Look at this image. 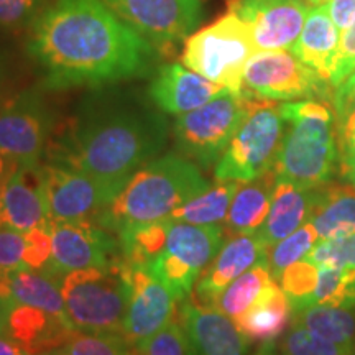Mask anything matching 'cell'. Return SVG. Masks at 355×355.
Instances as JSON below:
<instances>
[{
	"mask_svg": "<svg viewBox=\"0 0 355 355\" xmlns=\"http://www.w3.org/2000/svg\"><path fill=\"white\" fill-rule=\"evenodd\" d=\"M159 55H170L198 30L204 19L202 0H104Z\"/></svg>",
	"mask_w": 355,
	"mask_h": 355,
	"instance_id": "8fae6325",
	"label": "cell"
},
{
	"mask_svg": "<svg viewBox=\"0 0 355 355\" xmlns=\"http://www.w3.org/2000/svg\"><path fill=\"white\" fill-rule=\"evenodd\" d=\"M355 71V19L347 28L340 32L339 48H337V56L334 69H332L331 86H340L345 79Z\"/></svg>",
	"mask_w": 355,
	"mask_h": 355,
	"instance_id": "b9f144b4",
	"label": "cell"
},
{
	"mask_svg": "<svg viewBox=\"0 0 355 355\" xmlns=\"http://www.w3.org/2000/svg\"><path fill=\"white\" fill-rule=\"evenodd\" d=\"M76 327L66 319L46 311L13 303L8 316L7 334L30 355H44L61 349L76 334Z\"/></svg>",
	"mask_w": 355,
	"mask_h": 355,
	"instance_id": "ffe728a7",
	"label": "cell"
},
{
	"mask_svg": "<svg viewBox=\"0 0 355 355\" xmlns=\"http://www.w3.org/2000/svg\"><path fill=\"white\" fill-rule=\"evenodd\" d=\"M224 239L225 232L222 225H194L171 220L165 250L176 255L198 277H201L219 254Z\"/></svg>",
	"mask_w": 355,
	"mask_h": 355,
	"instance_id": "484cf974",
	"label": "cell"
},
{
	"mask_svg": "<svg viewBox=\"0 0 355 355\" xmlns=\"http://www.w3.org/2000/svg\"><path fill=\"white\" fill-rule=\"evenodd\" d=\"M242 92L259 101L318 99L332 104L334 87L290 50H270L257 51L248 60Z\"/></svg>",
	"mask_w": 355,
	"mask_h": 355,
	"instance_id": "30bf717a",
	"label": "cell"
},
{
	"mask_svg": "<svg viewBox=\"0 0 355 355\" xmlns=\"http://www.w3.org/2000/svg\"><path fill=\"white\" fill-rule=\"evenodd\" d=\"M329 15L337 28L343 32L355 19V0H329Z\"/></svg>",
	"mask_w": 355,
	"mask_h": 355,
	"instance_id": "ee69618b",
	"label": "cell"
},
{
	"mask_svg": "<svg viewBox=\"0 0 355 355\" xmlns=\"http://www.w3.org/2000/svg\"><path fill=\"white\" fill-rule=\"evenodd\" d=\"M261 261H268V247L259 234H241L229 237L227 242L220 247L219 254L198 278L193 295L189 296L201 306L216 308L222 291L234 279Z\"/></svg>",
	"mask_w": 355,
	"mask_h": 355,
	"instance_id": "e0dca14e",
	"label": "cell"
},
{
	"mask_svg": "<svg viewBox=\"0 0 355 355\" xmlns=\"http://www.w3.org/2000/svg\"><path fill=\"white\" fill-rule=\"evenodd\" d=\"M319 278V266L308 260H300L286 266L277 279L279 288L285 291L293 306V313L303 309L313 301Z\"/></svg>",
	"mask_w": 355,
	"mask_h": 355,
	"instance_id": "d6a6232c",
	"label": "cell"
},
{
	"mask_svg": "<svg viewBox=\"0 0 355 355\" xmlns=\"http://www.w3.org/2000/svg\"><path fill=\"white\" fill-rule=\"evenodd\" d=\"M259 99L225 89L202 107L178 115L173 123L175 148L202 170L216 166Z\"/></svg>",
	"mask_w": 355,
	"mask_h": 355,
	"instance_id": "8992f818",
	"label": "cell"
},
{
	"mask_svg": "<svg viewBox=\"0 0 355 355\" xmlns=\"http://www.w3.org/2000/svg\"><path fill=\"white\" fill-rule=\"evenodd\" d=\"M19 163H15L12 158H8L7 155L0 152V193H2L6 184L10 181L13 173L19 170Z\"/></svg>",
	"mask_w": 355,
	"mask_h": 355,
	"instance_id": "f6af8a7d",
	"label": "cell"
},
{
	"mask_svg": "<svg viewBox=\"0 0 355 355\" xmlns=\"http://www.w3.org/2000/svg\"><path fill=\"white\" fill-rule=\"evenodd\" d=\"M13 81H15V64L10 53L0 48V107L15 92Z\"/></svg>",
	"mask_w": 355,
	"mask_h": 355,
	"instance_id": "7bdbcfd3",
	"label": "cell"
},
{
	"mask_svg": "<svg viewBox=\"0 0 355 355\" xmlns=\"http://www.w3.org/2000/svg\"><path fill=\"white\" fill-rule=\"evenodd\" d=\"M28 270L25 265V235L0 225V278Z\"/></svg>",
	"mask_w": 355,
	"mask_h": 355,
	"instance_id": "ab89813d",
	"label": "cell"
},
{
	"mask_svg": "<svg viewBox=\"0 0 355 355\" xmlns=\"http://www.w3.org/2000/svg\"><path fill=\"white\" fill-rule=\"evenodd\" d=\"M51 0H0V30H28Z\"/></svg>",
	"mask_w": 355,
	"mask_h": 355,
	"instance_id": "74e56055",
	"label": "cell"
},
{
	"mask_svg": "<svg viewBox=\"0 0 355 355\" xmlns=\"http://www.w3.org/2000/svg\"><path fill=\"white\" fill-rule=\"evenodd\" d=\"M309 222L319 241H336L355 234V186L326 183L314 189Z\"/></svg>",
	"mask_w": 355,
	"mask_h": 355,
	"instance_id": "603a6c76",
	"label": "cell"
},
{
	"mask_svg": "<svg viewBox=\"0 0 355 355\" xmlns=\"http://www.w3.org/2000/svg\"><path fill=\"white\" fill-rule=\"evenodd\" d=\"M304 260L319 268H340L355 279V234L336 241H319Z\"/></svg>",
	"mask_w": 355,
	"mask_h": 355,
	"instance_id": "e575fe53",
	"label": "cell"
},
{
	"mask_svg": "<svg viewBox=\"0 0 355 355\" xmlns=\"http://www.w3.org/2000/svg\"><path fill=\"white\" fill-rule=\"evenodd\" d=\"M285 121L279 104L259 101L214 166V180L247 183L272 170Z\"/></svg>",
	"mask_w": 355,
	"mask_h": 355,
	"instance_id": "9c48e42d",
	"label": "cell"
},
{
	"mask_svg": "<svg viewBox=\"0 0 355 355\" xmlns=\"http://www.w3.org/2000/svg\"><path fill=\"white\" fill-rule=\"evenodd\" d=\"M229 8L250 28L257 51L290 50L303 30L306 0H232Z\"/></svg>",
	"mask_w": 355,
	"mask_h": 355,
	"instance_id": "9a60e30c",
	"label": "cell"
},
{
	"mask_svg": "<svg viewBox=\"0 0 355 355\" xmlns=\"http://www.w3.org/2000/svg\"><path fill=\"white\" fill-rule=\"evenodd\" d=\"M283 355H354L324 337L314 334L304 327L291 326L282 344Z\"/></svg>",
	"mask_w": 355,
	"mask_h": 355,
	"instance_id": "8d00e7d4",
	"label": "cell"
},
{
	"mask_svg": "<svg viewBox=\"0 0 355 355\" xmlns=\"http://www.w3.org/2000/svg\"><path fill=\"white\" fill-rule=\"evenodd\" d=\"M355 92V71L345 81L334 89V96H349ZM332 96V97H334Z\"/></svg>",
	"mask_w": 355,
	"mask_h": 355,
	"instance_id": "c3c4849f",
	"label": "cell"
},
{
	"mask_svg": "<svg viewBox=\"0 0 355 355\" xmlns=\"http://www.w3.org/2000/svg\"><path fill=\"white\" fill-rule=\"evenodd\" d=\"M339 173H340V176L344 178V180H347L350 184L355 186V158L350 159L349 163H345V165L340 166Z\"/></svg>",
	"mask_w": 355,
	"mask_h": 355,
	"instance_id": "681fc988",
	"label": "cell"
},
{
	"mask_svg": "<svg viewBox=\"0 0 355 355\" xmlns=\"http://www.w3.org/2000/svg\"><path fill=\"white\" fill-rule=\"evenodd\" d=\"M336 115L337 146H339V168L355 158V92L349 96L332 97Z\"/></svg>",
	"mask_w": 355,
	"mask_h": 355,
	"instance_id": "d590c367",
	"label": "cell"
},
{
	"mask_svg": "<svg viewBox=\"0 0 355 355\" xmlns=\"http://www.w3.org/2000/svg\"><path fill=\"white\" fill-rule=\"evenodd\" d=\"M255 355H277V354H275V344L273 343L261 344L260 350Z\"/></svg>",
	"mask_w": 355,
	"mask_h": 355,
	"instance_id": "f907efd6",
	"label": "cell"
},
{
	"mask_svg": "<svg viewBox=\"0 0 355 355\" xmlns=\"http://www.w3.org/2000/svg\"><path fill=\"white\" fill-rule=\"evenodd\" d=\"M25 235V265L28 270L46 272L53 255L50 227H35Z\"/></svg>",
	"mask_w": 355,
	"mask_h": 355,
	"instance_id": "60d3db41",
	"label": "cell"
},
{
	"mask_svg": "<svg viewBox=\"0 0 355 355\" xmlns=\"http://www.w3.org/2000/svg\"><path fill=\"white\" fill-rule=\"evenodd\" d=\"M293 321V306L278 285L270 283L261 296L247 313L235 319L239 331L247 336L252 343H275Z\"/></svg>",
	"mask_w": 355,
	"mask_h": 355,
	"instance_id": "d4e9b609",
	"label": "cell"
},
{
	"mask_svg": "<svg viewBox=\"0 0 355 355\" xmlns=\"http://www.w3.org/2000/svg\"><path fill=\"white\" fill-rule=\"evenodd\" d=\"M66 314L78 331L122 337L132 283L123 260L66 273L60 282Z\"/></svg>",
	"mask_w": 355,
	"mask_h": 355,
	"instance_id": "5b68a950",
	"label": "cell"
},
{
	"mask_svg": "<svg viewBox=\"0 0 355 355\" xmlns=\"http://www.w3.org/2000/svg\"><path fill=\"white\" fill-rule=\"evenodd\" d=\"M291 326L304 327L355 355V308L311 304L293 313Z\"/></svg>",
	"mask_w": 355,
	"mask_h": 355,
	"instance_id": "4316f807",
	"label": "cell"
},
{
	"mask_svg": "<svg viewBox=\"0 0 355 355\" xmlns=\"http://www.w3.org/2000/svg\"><path fill=\"white\" fill-rule=\"evenodd\" d=\"M128 268H130L132 293L123 319L122 339L137 354L159 329H163L171 321L180 303L170 288L159 282L146 266H128Z\"/></svg>",
	"mask_w": 355,
	"mask_h": 355,
	"instance_id": "5bb4252c",
	"label": "cell"
},
{
	"mask_svg": "<svg viewBox=\"0 0 355 355\" xmlns=\"http://www.w3.org/2000/svg\"><path fill=\"white\" fill-rule=\"evenodd\" d=\"M272 282H275V278L268 261L257 263L222 291L216 308L235 321L255 304Z\"/></svg>",
	"mask_w": 355,
	"mask_h": 355,
	"instance_id": "f546056e",
	"label": "cell"
},
{
	"mask_svg": "<svg viewBox=\"0 0 355 355\" xmlns=\"http://www.w3.org/2000/svg\"><path fill=\"white\" fill-rule=\"evenodd\" d=\"M42 83L15 91L0 107V152L25 168H38L58 127Z\"/></svg>",
	"mask_w": 355,
	"mask_h": 355,
	"instance_id": "ba28073f",
	"label": "cell"
},
{
	"mask_svg": "<svg viewBox=\"0 0 355 355\" xmlns=\"http://www.w3.org/2000/svg\"><path fill=\"white\" fill-rule=\"evenodd\" d=\"M277 180V173L272 168L255 180L241 183L222 224L225 239L259 232L270 212Z\"/></svg>",
	"mask_w": 355,
	"mask_h": 355,
	"instance_id": "cb8c5ba5",
	"label": "cell"
},
{
	"mask_svg": "<svg viewBox=\"0 0 355 355\" xmlns=\"http://www.w3.org/2000/svg\"><path fill=\"white\" fill-rule=\"evenodd\" d=\"M25 48L50 92L148 78L162 60L104 0H51L26 30Z\"/></svg>",
	"mask_w": 355,
	"mask_h": 355,
	"instance_id": "6da1fadb",
	"label": "cell"
},
{
	"mask_svg": "<svg viewBox=\"0 0 355 355\" xmlns=\"http://www.w3.org/2000/svg\"><path fill=\"white\" fill-rule=\"evenodd\" d=\"M44 355H137L121 336L76 331L63 347Z\"/></svg>",
	"mask_w": 355,
	"mask_h": 355,
	"instance_id": "836d02e7",
	"label": "cell"
},
{
	"mask_svg": "<svg viewBox=\"0 0 355 355\" xmlns=\"http://www.w3.org/2000/svg\"><path fill=\"white\" fill-rule=\"evenodd\" d=\"M285 132L273 171L278 180L316 189L339 171L336 115L331 102L318 99L279 104Z\"/></svg>",
	"mask_w": 355,
	"mask_h": 355,
	"instance_id": "277c9868",
	"label": "cell"
},
{
	"mask_svg": "<svg viewBox=\"0 0 355 355\" xmlns=\"http://www.w3.org/2000/svg\"><path fill=\"white\" fill-rule=\"evenodd\" d=\"M13 301L10 298H0V334L7 332L8 316H10Z\"/></svg>",
	"mask_w": 355,
	"mask_h": 355,
	"instance_id": "7dc6e473",
	"label": "cell"
},
{
	"mask_svg": "<svg viewBox=\"0 0 355 355\" xmlns=\"http://www.w3.org/2000/svg\"><path fill=\"white\" fill-rule=\"evenodd\" d=\"M319 242L318 232L311 222H306L298 230L288 235L268 248V266L275 279L279 278L286 266L303 260Z\"/></svg>",
	"mask_w": 355,
	"mask_h": 355,
	"instance_id": "1f68e13d",
	"label": "cell"
},
{
	"mask_svg": "<svg viewBox=\"0 0 355 355\" xmlns=\"http://www.w3.org/2000/svg\"><path fill=\"white\" fill-rule=\"evenodd\" d=\"M0 225L21 234L50 227L37 168L19 166L0 193Z\"/></svg>",
	"mask_w": 355,
	"mask_h": 355,
	"instance_id": "d6986e66",
	"label": "cell"
},
{
	"mask_svg": "<svg viewBox=\"0 0 355 355\" xmlns=\"http://www.w3.org/2000/svg\"><path fill=\"white\" fill-rule=\"evenodd\" d=\"M241 183L237 181H217L201 194L186 201L173 211L170 220L186 222L194 225H220L227 217L230 202Z\"/></svg>",
	"mask_w": 355,
	"mask_h": 355,
	"instance_id": "f1b7e54d",
	"label": "cell"
},
{
	"mask_svg": "<svg viewBox=\"0 0 355 355\" xmlns=\"http://www.w3.org/2000/svg\"><path fill=\"white\" fill-rule=\"evenodd\" d=\"M0 355H30L21 345L13 340L7 332L0 334Z\"/></svg>",
	"mask_w": 355,
	"mask_h": 355,
	"instance_id": "bcb514c9",
	"label": "cell"
},
{
	"mask_svg": "<svg viewBox=\"0 0 355 355\" xmlns=\"http://www.w3.org/2000/svg\"><path fill=\"white\" fill-rule=\"evenodd\" d=\"M171 220H158L123 230L117 235L122 260L128 266H145L165 250Z\"/></svg>",
	"mask_w": 355,
	"mask_h": 355,
	"instance_id": "4dcf8cb0",
	"label": "cell"
},
{
	"mask_svg": "<svg viewBox=\"0 0 355 355\" xmlns=\"http://www.w3.org/2000/svg\"><path fill=\"white\" fill-rule=\"evenodd\" d=\"M188 355H245L252 340L239 331L234 319L217 308L196 303L191 296L178 304Z\"/></svg>",
	"mask_w": 355,
	"mask_h": 355,
	"instance_id": "2e32d148",
	"label": "cell"
},
{
	"mask_svg": "<svg viewBox=\"0 0 355 355\" xmlns=\"http://www.w3.org/2000/svg\"><path fill=\"white\" fill-rule=\"evenodd\" d=\"M53 255L46 275L58 283L66 273L91 266H109L122 260L119 237L96 220L50 224Z\"/></svg>",
	"mask_w": 355,
	"mask_h": 355,
	"instance_id": "4fadbf2b",
	"label": "cell"
},
{
	"mask_svg": "<svg viewBox=\"0 0 355 355\" xmlns=\"http://www.w3.org/2000/svg\"><path fill=\"white\" fill-rule=\"evenodd\" d=\"M255 53L250 28L229 8L186 40L181 63L222 87L241 92L243 71Z\"/></svg>",
	"mask_w": 355,
	"mask_h": 355,
	"instance_id": "52a82bcc",
	"label": "cell"
},
{
	"mask_svg": "<svg viewBox=\"0 0 355 355\" xmlns=\"http://www.w3.org/2000/svg\"><path fill=\"white\" fill-rule=\"evenodd\" d=\"M313 201L314 189H304L290 181L277 180L270 212L257 232L265 245L270 248L309 222Z\"/></svg>",
	"mask_w": 355,
	"mask_h": 355,
	"instance_id": "7402d4cb",
	"label": "cell"
},
{
	"mask_svg": "<svg viewBox=\"0 0 355 355\" xmlns=\"http://www.w3.org/2000/svg\"><path fill=\"white\" fill-rule=\"evenodd\" d=\"M209 188L199 166L168 153L146 163L97 217V224L119 235L123 230L170 219L173 211Z\"/></svg>",
	"mask_w": 355,
	"mask_h": 355,
	"instance_id": "3957f363",
	"label": "cell"
},
{
	"mask_svg": "<svg viewBox=\"0 0 355 355\" xmlns=\"http://www.w3.org/2000/svg\"><path fill=\"white\" fill-rule=\"evenodd\" d=\"M13 303L40 308L53 316L66 319V306L60 283L50 275L37 270H20L7 278ZM71 322V321H69Z\"/></svg>",
	"mask_w": 355,
	"mask_h": 355,
	"instance_id": "83f0119b",
	"label": "cell"
},
{
	"mask_svg": "<svg viewBox=\"0 0 355 355\" xmlns=\"http://www.w3.org/2000/svg\"><path fill=\"white\" fill-rule=\"evenodd\" d=\"M168 137L166 114L146 89L109 84L79 99L63 127H56L44 159L91 176L115 198L141 166L162 155Z\"/></svg>",
	"mask_w": 355,
	"mask_h": 355,
	"instance_id": "7a4b0ae2",
	"label": "cell"
},
{
	"mask_svg": "<svg viewBox=\"0 0 355 355\" xmlns=\"http://www.w3.org/2000/svg\"><path fill=\"white\" fill-rule=\"evenodd\" d=\"M339 40L340 30L332 21L327 3H322L311 7L303 30L290 51L316 71L319 76L331 83Z\"/></svg>",
	"mask_w": 355,
	"mask_h": 355,
	"instance_id": "44dd1931",
	"label": "cell"
},
{
	"mask_svg": "<svg viewBox=\"0 0 355 355\" xmlns=\"http://www.w3.org/2000/svg\"><path fill=\"white\" fill-rule=\"evenodd\" d=\"M50 224L96 220L114 196L104 186L73 168L44 162L37 168Z\"/></svg>",
	"mask_w": 355,
	"mask_h": 355,
	"instance_id": "7c38bea8",
	"label": "cell"
},
{
	"mask_svg": "<svg viewBox=\"0 0 355 355\" xmlns=\"http://www.w3.org/2000/svg\"><path fill=\"white\" fill-rule=\"evenodd\" d=\"M0 298H10V288H8L7 279L2 278H0Z\"/></svg>",
	"mask_w": 355,
	"mask_h": 355,
	"instance_id": "816d5d0a",
	"label": "cell"
},
{
	"mask_svg": "<svg viewBox=\"0 0 355 355\" xmlns=\"http://www.w3.org/2000/svg\"><path fill=\"white\" fill-rule=\"evenodd\" d=\"M311 7H316V6H322V3H327L329 0H306Z\"/></svg>",
	"mask_w": 355,
	"mask_h": 355,
	"instance_id": "f5cc1de1",
	"label": "cell"
},
{
	"mask_svg": "<svg viewBox=\"0 0 355 355\" xmlns=\"http://www.w3.org/2000/svg\"><path fill=\"white\" fill-rule=\"evenodd\" d=\"M225 87L209 81L183 63L158 66L146 86V94L165 114L183 115L216 99Z\"/></svg>",
	"mask_w": 355,
	"mask_h": 355,
	"instance_id": "ac0fdd59",
	"label": "cell"
},
{
	"mask_svg": "<svg viewBox=\"0 0 355 355\" xmlns=\"http://www.w3.org/2000/svg\"><path fill=\"white\" fill-rule=\"evenodd\" d=\"M137 355H188L186 334L178 318V309L171 321L159 329Z\"/></svg>",
	"mask_w": 355,
	"mask_h": 355,
	"instance_id": "f35d334b",
	"label": "cell"
}]
</instances>
